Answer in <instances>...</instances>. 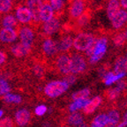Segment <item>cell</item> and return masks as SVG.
I'll return each instance as SVG.
<instances>
[{
  "label": "cell",
  "instance_id": "obj_1",
  "mask_svg": "<svg viewBox=\"0 0 127 127\" xmlns=\"http://www.w3.org/2000/svg\"><path fill=\"white\" fill-rule=\"evenodd\" d=\"M69 88V86L64 80H53L50 81L44 87V93L48 97L56 98L63 95Z\"/></svg>",
  "mask_w": 127,
  "mask_h": 127
},
{
  "label": "cell",
  "instance_id": "obj_2",
  "mask_svg": "<svg viewBox=\"0 0 127 127\" xmlns=\"http://www.w3.org/2000/svg\"><path fill=\"white\" fill-rule=\"evenodd\" d=\"M95 41V37L89 33H80L73 39L72 45L79 51H86Z\"/></svg>",
  "mask_w": 127,
  "mask_h": 127
},
{
  "label": "cell",
  "instance_id": "obj_3",
  "mask_svg": "<svg viewBox=\"0 0 127 127\" xmlns=\"http://www.w3.org/2000/svg\"><path fill=\"white\" fill-rule=\"evenodd\" d=\"M107 44L108 40L106 38H101L99 40H96L95 44V49H94L93 55L89 58V62L91 64L97 63L101 58H102L104 54L107 51Z\"/></svg>",
  "mask_w": 127,
  "mask_h": 127
},
{
  "label": "cell",
  "instance_id": "obj_4",
  "mask_svg": "<svg viewBox=\"0 0 127 127\" xmlns=\"http://www.w3.org/2000/svg\"><path fill=\"white\" fill-rule=\"evenodd\" d=\"M18 36L20 40V42H21L23 45L29 48L32 47V44H33L34 39V34L29 27H23L20 28Z\"/></svg>",
  "mask_w": 127,
  "mask_h": 127
},
{
  "label": "cell",
  "instance_id": "obj_5",
  "mask_svg": "<svg viewBox=\"0 0 127 127\" xmlns=\"http://www.w3.org/2000/svg\"><path fill=\"white\" fill-rule=\"evenodd\" d=\"M71 58V73L77 74L86 69V61L79 54H73Z\"/></svg>",
  "mask_w": 127,
  "mask_h": 127
},
{
  "label": "cell",
  "instance_id": "obj_6",
  "mask_svg": "<svg viewBox=\"0 0 127 127\" xmlns=\"http://www.w3.org/2000/svg\"><path fill=\"white\" fill-rule=\"evenodd\" d=\"M42 4V0H28L27 3V7L31 12L32 20L34 22H40V12Z\"/></svg>",
  "mask_w": 127,
  "mask_h": 127
},
{
  "label": "cell",
  "instance_id": "obj_7",
  "mask_svg": "<svg viewBox=\"0 0 127 127\" xmlns=\"http://www.w3.org/2000/svg\"><path fill=\"white\" fill-rule=\"evenodd\" d=\"M15 18L17 21L20 22L22 24H27L29 23L32 20V15L27 6L20 5L16 8Z\"/></svg>",
  "mask_w": 127,
  "mask_h": 127
},
{
  "label": "cell",
  "instance_id": "obj_8",
  "mask_svg": "<svg viewBox=\"0 0 127 127\" xmlns=\"http://www.w3.org/2000/svg\"><path fill=\"white\" fill-rule=\"evenodd\" d=\"M18 38V32L14 28H3L0 30V42L12 43Z\"/></svg>",
  "mask_w": 127,
  "mask_h": 127
},
{
  "label": "cell",
  "instance_id": "obj_9",
  "mask_svg": "<svg viewBox=\"0 0 127 127\" xmlns=\"http://www.w3.org/2000/svg\"><path fill=\"white\" fill-rule=\"evenodd\" d=\"M60 26H61L60 20L57 18H53L52 20L43 23V25H42V31L47 35H52V34H54L59 30Z\"/></svg>",
  "mask_w": 127,
  "mask_h": 127
},
{
  "label": "cell",
  "instance_id": "obj_10",
  "mask_svg": "<svg viewBox=\"0 0 127 127\" xmlns=\"http://www.w3.org/2000/svg\"><path fill=\"white\" fill-rule=\"evenodd\" d=\"M57 66L62 73L68 75L71 73V58L67 55H61L57 60Z\"/></svg>",
  "mask_w": 127,
  "mask_h": 127
},
{
  "label": "cell",
  "instance_id": "obj_11",
  "mask_svg": "<svg viewBox=\"0 0 127 127\" xmlns=\"http://www.w3.org/2000/svg\"><path fill=\"white\" fill-rule=\"evenodd\" d=\"M85 4L83 0H72L70 6V15L72 18H79L84 12Z\"/></svg>",
  "mask_w": 127,
  "mask_h": 127
},
{
  "label": "cell",
  "instance_id": "obj_12",
  "mask_svg": "<svg viewBox=\"0 0 127 127\" xmlns=\"http://www.w3.org/2000/svg\"><path fill=\"white\" fill-rule=\"evenodd\" d=\"M30 117H31L30 112L26 109H19L15 113V121L17 125L20 127L26 126L29 122Z\"/></svg>",
  "mask_w": 127,
  "mask_h": 127
},
{
  "label": "cell",
  "instance_id": "obj_13",
  "mask_svg": "<svg viewBox=\"0 0 127 127\" xmlns=\"http://www.w3.org/2000/svg\"><path fill=\"white\" fill-rule=\"evenodd\" d=\"M31 50V48L23 45L21 42H17L11 47V52L16 58H23L27 56Z\"/></svg>",
  "mask_w": 127,
  "mask_h": 127
},
{
  "label": "cell",
  "instance_id": "obj_14",
  "mask_svg": "<svg viewBox=\"0 0 127 127\" xmlns=\"http://www.w3.org/2000/svg\"><path fill=\"white\" fill-rule=\"evenodd\" d=\"M53 18L54 10L52 9V7L50 5V4H47V3L43 4L42 9H41V12H40V21L45 23V22L52 20Z\"/></svg>",
  "mask_w": 127,
  "mask_h": 127
},
{
  "label": "cell",
  "instance_id": "obj_15",
  "mask_svg": "<svg viewBox=\"0 0 127 127\" xmlns=\"http://www.w3.org/2000/svg\"><path fill=\"white\" fill-rule=\"evenodd\" d=\"M127 19V12H125V10H120L118 12V13L114 17L112 20H110L112 23V26L116 29L122 28L124 26V24L126 22Z\"/></svg>",
  "mask_w": 127,
  "mask_h": 127
},
{
  "label": "cell",
  "instance_id": "obj_16",
  "mask_svg": "<svg viewBox=\"0 0 127 127\" xmlns=\"http://www.w3.org/2000/svg\"><path fill=\"white\" fill-rule=\"evenodd\" d=\"M42 50L48 56H53L58 51L57 43L51 39H46L42 42Z\"/></svg>",
  "mask_w": 127,
  "mask_h": 127
},
{
  "label": "cell",
  "instance_id": "obj_17",
  "mask_svg": "<svg viewBox=\"0 0 127 127\" xmlns=\"http://www.w3.org/2000/svg\"><path fill=\"white\" fill-rule=\"evenodd\" d=\"M120 10V3L118 2V0H110L107 8V16L109 20H112Z\"/></svg>",
  "mask_w": 127,
  "mask_h": 127
},
{
  "label": "cell",
  "instance_id": "obj_18",
  "mask_svg": "<svg viewBox=\"0 0 127 127\" xmlns=\"http://www.w3.org/2000/svg\"><path fill=\"white\" fill-rule=\"evenodd\" d=\"M101 98L100 96H95L92 100H88L87 103L85 105V107L83 108L84 112L86 114L93 113L94 111L97 109L98 106L101 104Z\"/></svg>",
  "mask_w": 127,
  "mask_h": 127
},
{
  "label": "cell",
  "instance_id": "obj_19",
  "mask_svg": "<svg viewBox=\"0 0 127 127\" xmlns=\"http://www.w3.org/2000/svg\"><path fill=\"white\" fill-rule=\"evenodd\" d=\"M57 43V48H58V50L60 51H66V50H70L72 46L73 43V40L71 36H65V37L62 38L58 42H56Z\"/></svg>",
  "mask_w": 127,
  "mask_h": 127
},
{
  "label": "cell",
  "instance_id": "obj_20",
  "mask_svg": "<svg viewBox=\"0 0 127 127\" xmlns=\"http://www.w3.org/2000/svg\"><path fill=\"white\" fill-rule=\"evenodd\" d=\"M127 71V58H119L114 65L115 74L126 73Z\"/></svg>",
  "mask_w": 127,
  "mask_h": 127
},
{
  "label": "cell",
  "instance_id": "obj_21",
  "mask_svg": "<svg viewBox=\"0 0 127 127\" xmlns=\"http://www.w3.org/2000/svg\"><path fill=\"white\" fill-rule=\"evenodd\" d=\"M68 122L71 125L75 127H87L83 118L79 114L72 113L68 117Z\"/></svg>",
  "mask_w": 127,
  "mask_h": 127
},
{
  "label": "cell",
  "instance_id": "obj_22",
  "mask_svg": "<svg viewBox=\"0 0 127 127\" xmlns=\"http://www.w3.org/2000/svg\"><path fill=\"white\" fill-rule=\"evenodd\" d=\"M125 74L126 73H119V74H115L114 72L112 71H109L108 73L105 74L104 76V83L105 85H111V84H113L114 82H117L118 81L119 79H121L123 77H125Z\"/></svg>",
  "mask_w": 127,
  "mask_h": 127
},
{
  "label": "cell",
  "instance_id": "obj_23",
  "mask_svg": "<svg viewBox=\"0 0 127 127\" xmlns=\"http://www.w3.org/2000/svg\"><path fill=\"white\" fill-rule=\"evenodd\" d=\"M18 24V21L16 20L15 16L12 14L5 15L2 20V26L4 28H14Z\"/></svg>",
  "mask_w": 127,
  "mask_h": 127
},
{
  "label": "cell",
  "instance_id": "obj_24",
  "mask_svg": "<svg viewBox=\"0 0 127 127\" xmlns=\"http://www.w3.org/2000/svg\"><path fill=\"white\" fill-rule=\"evenodd\" d=\"M108 121H107V125L106 127H115L117 126V123L119 121V114L117 110H111L109 112V114L107 115Z\"/></svg>",
  "mask_w": 127,
  "mask_h": 127
},
{
  "label": "cell",
  "instance_id": "obj_25",
  "mask_svg": "<svg viewBox=\"0 0 127 127\" xmlns=\"http://www.w3.org/2000/svg\"><path fill=\"white\" fill-rule=\"evenodd\" d=\"M108 117L106 114H100L93 120L91 124L92 127H105L107 125Z\"/></svg>",
  "mask_w": 127,
  "mask_h": 127
},
{
  "label": "cell",
  "instance_id": "obj_26",
  "mask_svg": "<svg viewBox=\"0 0 127 127\" xmlns=\"http://www.w3.org/2000/svg\"><path fill=\"white\" fill-rule=\"evenodd\" d=\"M88 101V98L87 99H79V100H75L73 101V102L71 103L69 107V109L71 112H75V111L79 110L80 109H83L85 107V105Z\"/></svg>",
  "mask_w": 127,
  "mask_h": 127
},
{
  "label": "cell",
  "instance_id": "obj_27",
  "mask_svg": "<svg viewBox=\"0 0 127 127\" xmlns=\"http://www.w3.org/2000/svg\"><path fill=\"white\" fill-rule=\"evenodd\" d=\"M3 99L7 103H15V104L20 103L22 101L21 97H20V95H15V94H11V93H8L6 95H4Z\"/></svg>",
  "mask_w": 127,
  "mask_h": 127
},
{
  "label": "cell",
  "instance_id": "obj_28",
  "mask_svg": "<svg viewBox=\"0 0 127 127\" xmlns=\"http://www.w3.org/2000/svg\"><path fill=\"white\" fill-rule=\"evenodd\" d=\"M90 95V91L88 88H84V89L79 90V91L74 93L73 95H71L72 99L75 100H79V99H87Z\"/></svg>",
  "mask_w": 127,
  "mask_h": 127
},
{
  "label": "cell",
  "instance_id": "obj_29",
  "mask_svg": "<svg viewBox=\"0 0 127 127\" xmlns=\"http://www.w3.org/2000/svg\"><path fill=\"white\" fill-rule=\"evenodd\" d=\"M11 87L7 81L4 79H0V95H4L10 93Z\"/></svg>",
  "mask_w": 127,
  "mask_h": 127
},
{
  "label": "cell",
  "instance_id": "obj_30",
  "mask_svg": "<svg viewBox=\"0 0 127 127\" xmlns=\"http://www.w3.org/2000/svg\"><path fill=\"white\" fill-rule=\"evenodd\" d=\"M12 6V0H0V12H7Z\"/></svg>",
  "mask_w": 127,
  "mask_h": 127
},
{
  "label": "cell",
  "instance_id": "obj_31",
  "mask_svg": "<svg viewBox=\"0 0 127 127\" xmlns=\"http://www.w3.org/2000/svg\"><path fill=\"white\" fill-rule=\"evenodd\" d=\"M65 0H50V5L54 11H60L63 8Z\"/></svg>",
  "mask_w": 127,
  "mask_h": 127
},
{
  "label": "cell",
  "instance_id": "obj_32",
  "mask_svg": "<svg viewBox=\"0 0 127 127\" xmlns=\"http://www.w3.org/2000/svg\"><path fill=\"white\" fill-rule=\"evenodd\" d=\"M47 109H48L45 105L41 104V105L37 106V107L34 109V113H35V115L39 116V117H42V116H43L44 114L47 112Z\"/></svg>",
  "mask_w": 127,
  "mask_h": 127
},
{
  "label": "cell",
  "instance_id": "obj_33",
  "mask_svg": "<svg viewBox=\"0 0 127 127\" xmlns=\"http://www.w3.org/2000/svg\"><path fill=\"white\" fill-rule=\"evenodd\" d=\"M0 127H13V122L10 117H4L0 120Z\"/></svg>",
  "mask_w": 127,
  "mask_h": 127
},
{
  "label": "cell",
  "instance_id": "obj_34",
  "mask_svg": "<svg viewBox=\"0 0 127 127\" xmlns=\"http://www.w3.org/2000/svg\"><path fill=\"white\" fill-rule=\"evenodd\" d=\"M125 38L123 34H117L115 36V38H114V43L117 46H122L125 43Z\"/></svg>",
  "mask_w": 127,
  "mask_h": 127
},
{
  "label": "cell",
  "instance_id": "obj_35",
  "mask_svg": "<svg viewBox=\"0 0 127 127\" xmlns=\"http://www.w3.org/2000/svg\"><path fill=\"white\" fill-rule=\"evenodd\" d=\"M120 93H121V90L118 89V88L116 87L115 88H113V89L109 90L107 95H108V97H109V99H115Z\"/></svg>",
  "mask_w": 127,
  "mask_h": 127
},
{
  "label": "cell",
  "instance_id": "obj_36",
  "mask_svg": "<svg viewBox=\"0 0 127 127\" xmlns=\"http://www.w3.org/2000/svg\"><path fill=\"white\" fill-rule=\"evenodd\" d=\"M88 20H89L88 15H87V13H83L81 16L79 17V21H78V23H79V25H80V26H85V25H87Z\"/></svg>",
  "mask_w": 127,
  "mask_h": 127
},
{
  "label": "cell",
  "instance_id": "obj_37",
  "mask_svg": "<svg viewBox=\"0 0 127 127\" xmlns=\"http://www.w3.org/2000/svg\"><path fill=\"white\" fill-rule=\"evenodd\" d=\"M64 81L65 82L68 86H70L76 81V77L74 75H72V74H68V75H66L65 77H64Z\"/></svg>",
  "mask_w": 127,
  "mask_h": 127
},
{
  "label": "cell",
  "instance_id": "obj_38",
  "mask_svg": "<svg viewBox=\"0 0 127 127\" xmlns=\"http://www.w3.org/2000/svg\"><path fill=\"white\" fill-rule=\"evenodd\" d=\"M5 60H6V55L4 52L0 51V65H2L5 62Z\"/></svg>",
  "mask_w": 127,
  "mask_h": 127
},
{
  "label": "cell",
  "instance_id": "obj_39",
  "mask_svg": "<svg viewBox=\"0 0 127 127\" xmlns=\"http://www.w3.org/2000/svg\"><path fill=\"white\" fill-rule=\"evenodd\" d=\"M34 72H35L37 75H41V74H42V72H43V70L40 67L39 65H37L34 67Z\"/></svg>",
  "mask_w": 127,
  "mask_h": 127
},
{
  "label": "cell",
  "instance_id": "obj_40",
  "mask_svg": "<svg viewBox=\"0 0 127 127\" xmlns=\"http://www.w3.org/2000/svg\"><path fill=\"white\" fill-rule=\"evenodd\" d=\"M120 4H121L124 8L127 9V0H121V1H120Z\"/></svg>",
  "mask_w": 127,
  "mask_h": 127
},
{
  "label": "cell",
  "instance_id": "obj_41",
  "mask_svg": "<svg viewBox=\"0 0 127 127\" xmlns=\"http://www.w3.org/2000/svg\"><path fill=\"white\" fill-rule=\"evenodd\" d=\"M117 127H127V121H124L121 124H119Z\"/></svg>",
  "mask_w": 127,
  "mask_h": 127
},
{
  "label": "cell",
  "instance_id": "obj_42",
  "mask_svg": "<svg viewBox=\"0 0 127 127\" xmlns=\"http://www.w3.org/2000/svg\"><path fill=\"white\" fill-rule=\"evenodd\" d=\"M3 115H4V110H2V109H0V118L3 117Z\"/></svg>",
  "mask_w": 127,
  "mask_h": 127
},
{
  "label": "cell",
  "instance_id": "obj_43",
  "mask_svg": "<svg viewBox=\"0 0 127 127\" xmlns=\"http://www.w3.org/2000/svg\"><path fill=\"white\" fill-rule=\"evenodd\" d=\"M123 34H124V36H125V40H126V39H127V30H126V31H125V32H124Z\"/></svg>",
  "mask_w": 127,
  "mask_h": 127
},
{
  "label": "cell",
  "instance_id": "obj_44",
  "mask_svg": "<svg viewBox=\"0 0 127 127\" xmlns=\"http://www.w3.org/2000/svg\"><path fill=\"white\" fill-rule=\"evenodd\" d=\"M125 121H127V112L125 113Z\"/></svg>",
  "mask_w": 127,
  "mask_h": 127
},
{
  "label": "cell",
  "instance_id": "obj_45",
  "mask_svg": "<svg viewBox=\"0 0 127 127\" xmlns=\"http://www.w3.org/2000/svg\"><path fill=\"white\" fill-rule=\"evenodd\" d=\"M126 21H127V19H126Z\"/></svg>",
  "mask_w": 127,
  "mask_h": 127
}]
</instances>
